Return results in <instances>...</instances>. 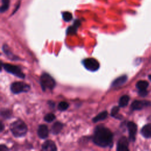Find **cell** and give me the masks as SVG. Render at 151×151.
Wrapping results in <instances>:
<instances>
[{
	"mask_svg": "<svg viewBox=\"0 0 151 151\" xmlns=\"http://www.w3.org/2000/svg\"><path fill=\"white\" fill-rule=\"evenodd\" d=\"M94 143L100 147H106L111 146L113 134L111 131L103 126H98L94 130Z\"/></svg>",
	"mask_w": 151,
	"mask_h": 151,
	"instance_id": "6da1fadb",
	"label": "cell"
},
{
	"mask_svg": "<svg viewBox=\"0 0 151 151\" xmlns=\"http://www.w3.org/2000/svg\"><path fill=\"white\" fill-rule=\"evenodd\" d=\"M10 130L14 136L21 137L26 134L27 126L21 120H17L11 124Z\"/></svg>",
	"mask_w": 151,
	"mask_h": 151,
	"instance_id": "7a4b0ae2",
	"label": "cell"
},
{
	"mask_svg": "<svg viewBox=\"0 0 151 151\" xmlns=\"http://www.w3.org/2000/svg\"><path fill=\"white\" fill-rule=\"evenodd\" d=\"M40 83L43 90L46 89L52 90L55 86L54 78L47 73H43L40 78Z\"/></svg>",
	"mask_w": 151,
	"mask_h": 151,
	"instance_id": "3957f363",
	"label": "cell"
},
{
	"mask_svg": "<svg viewBox=\"0 0 151 151\" xmlns=\"http://www.w3.org/2000/svg\"><path fill=\"white\" fill-rule=\"evenodd\" d=\"M11 90L14 94H18L22 92H27L30 87L29 85L22 82H15L11 85Z\"/></svg>",
	"mask_w": 151,
	"mask_h": 151,
	"instance_id": "277c9868",
	"label": "cell"
},
{
	"mask_svg": "<svg viewBox=\"0 0 151 151\" xmlns=\"http://www.w3.org/2000/svg\"><path fill=\"white\" fill-rule=\"evenodd\" d=\"M4 68L8 73L19 77L21 78H24L25 77L24 74L22 72L19 67L16 65H14L10 64H3Z\"/></svg>",
	"mask_w": 151,
	"mask_h": 151,
	"instance_id": "5b68a950",
	"label": "cell"
},
{
	"mask_svg": "<svg viewBox=\"0 0 151 151\" xmlns=\"http://www.w3.org/2000/svg\"><path fill=\"white\" fill-rule=\"evenodd\" d=\"M83 63L86 69L91 71H97L100 67L99 62L93 58H86L83 61Z\"/></svg>",
	"mask_w": 151,
	"mask_h": 151,
	"instance_id": "8992f818",
	"label": "cell"
},
{
	"mask_svg": "<svg viewBox=\"0 0 151 151\" xmlns=\"http://www.w3.org/2000/svg\"><path fill=\"white\" fill-rule=\"evenodd\" d=\"M127 128L129 134V139L133 142L135 140V136L137 132V126L134 123L129 122L127 123Z\"/></svg>",
	"mask_w": 151,
	"mask_h": 151,
	"instance_id": "52a82bcc",
	"label": "cell"
},
{
	"mask_svg": "<svg viewBox=\"0 0 151 151\" xmlns=\"http://www.w3.org/2000/svg\"><path fill=\"white\" fill-rule=\"evenodd\" d=\"M150 105V102L148 101L135 100L132 103L131 107L134 110H139L142 109L145 107L149 106Z\"/></svg>",
	"mask_w": 151,
	"mask_h": 151,
	"instance_id": "ba28073f",
	"label": "cell"
},
{
	"mask_svg": "<svg viewBox=\"0 0 151 151\" xmlns=\"http://www.w3.org/2000/svg\"><path fill=\"white\" fill-rule=\"evenodd\" d=\"M128 140L124 136L122 137L118 141L117 145V150L118 151H127L128 149Z\"/></svg>",
	"mask_w": 151,
	"mask_h": 151,
	"instance_id": "9c48e42d",
	"label": "cell"
},
{
	"mask_svg": "<svg viewBox=\"0 0 151 151\" xmlns=\"http://www.w3.org/2000/svg\"><path fill=\"white\" fill-rule=\"evenodd\" d=\"M42 149L45 151H55L57 147L55 143L52 140H47L42 145Z\"/></svg>",
	"mask_w": 151,
	"mask_h": 151,
	"instance_id": "30bf717a",
	"label": "cell"
},
{
	"mask_svg": "<svg viewBox=\"0 0 151 151\" xmlns=\"http://www.w3.org/2000/svg\"><path fill=\"white\" fill-rule=\"evenodd\" d=\"M38 136L41 139H45L48 136V129L46 125L41 124L39 126L37 130Z\"/></svg>",
	"mask_w": 151,
	"mask_h": 151,
	"instance_id": "8fae6325",
	"label": "cell"
},
{
	"mask_svg": "<svg viewBox=\"0 0 151 151\" xmlns=\"http://www.w3.org/2000/svg\"><path fill=\"white\" fill-rule=\"evenodd\" d=\"M81 24V22L80 20L77 19L76 20L74 23L73 25L69 27L66 31V33L67 35H73L75 34L77 32V28L79 27V26Z\"/></svg>",
	"mask_w": 151,
	"mask_h": 151,
	"instance_id": "7c38bea8",
	"label": "cell"
},
{
	"mask_svg": "<svg viewBox=\"0 0 151 151\" xmlns=\"http://www.w3.org/2000/svg\"><path fill=\"white\" fill-rule=\"evenodd\" d=\"M127 77L126 75L122 76L117 78L116 79H115L112 83L111 85L113 87H118V86H122L126 83V81H127Z\"/></svg>",
	"mask_w": 151,
	"mask_h": 151,
	"instance_id": "4fadbf2b",
	"label": "cell"
},
{
	"mask_svg": "<svg viewBox=\"0 0 151 151\" xmlns=\"http://www.w3.org/2000/svg\"><path fill=\"white\" fill-rule=\"evenodd\" d=\"M63 124L60 123V122H57L53 124V125L51 127V132L54 134H58L61 130L63 129Z\"/></svg>",
	"mask_w": 151,
	"mask_h": 151,
	"instance_id": "5bb4252c",
	"label": "cell"
},
{
	"mask_svg": "<svg viewBox=\"0 0 151 151\" xmlns=\"http://www.w3.org/2000/svg\"><path fill=\"white\" fill-rule=\"evenodd\" d=\"M141 133L145 137H151V125L146 124L144 126L141 130Z\"/></svg>",
	"mask_w": 151,
	"mask_h": 151,
	"instance_id": "9a60e30c",
	"label": "cell"
},
{
	"mask_svg": "<svg viewBox=\"0 0 151 151\" xmlns=\"http://www.w3.org/2000/svg\"><path fill=\"white\" fill-rule=\"evenodd\" d=\"M107 116V111H103L101 113H100L99 114H98L96 116H95L93 119V122L94 123H96L97 122L103 120L104 119H105Z\"/></svg>",
	"mask_w": 151,
	"mask_h": 151,
	"instance_id": "2e32d148",
	"label": "cell"
},
{
	"mask_svg": "<svg viewBox=\"0 0 151 151\" xmlns=\"http://www.w3.org/2000/svg\"><path fill=\"white\" fill-rule=\"evenodd\" d=\"M129 101V97L127 95H124L120 97L119 101V105L120 107H123L127 105Z\"/></svg>",
	"mask_w": 151,
	"mask_h": 151,
	"instance_id": "e0dca14e",
	"label": "cell"
},
{
	"mask_svg": "<svg viewBox=\"0 0 151 151\" xmlns=\"http://www.w3.org/2000/svg\"><path fill=\"white\" fill-rule=\"evenodd\" d=\"M149 86V83L147 81L140 80L138 81L136 84V87L139 90H144L146 89Z\"/></svg>",
	"mask_w": 151,
	"mask_h": 151,
	"instance_id": "ac0fdd59",
	"label": "cell"
},
{
	"mask_svg": "<svg viewBox=\"0 0 151 151\" xmlns=\"http://www.w3.org/2000/svg\"><path fill=\"white\" fill-rule=\"evenodd\" d=\"M2 4L1 6V12H4L7 11L9 6V0H2Z\"/></svg>",
	"mask_w": 151,
	"mask_h": 151,
	"instance_id": "d6986e66",
	"label": "cell"
},
{
	"mask_svg": "<svg viewBox=\"0 0 151 151\" xmlns=\"http://www.w3.org/2000/svg\"><path fill=\"white\" fill-rule=\"evenodd\" d=\"M62 17H63V19L65 22H68V21H71L73 18L72 14L69 12H67V11L63 12L62 13Z\"/></svg>",
	"mask_w": 151,
	"mask_h": 151,
	"instance_id": "ffe728a7",
	"label": "cell"
},
{
	"mask_svg": "<svg viewBox=\"0 0 151 151\" xmlns=\"http://www.w3.org/2000/svg\"><path fill=\"white\" fill-rule=\"evenodd\" d=\"M68 104L65 101H61L58 105V109L60 111H64L68 107Z\"/></svg>",
	"mask_w": 151,
	"mask_h": 151,
	"instance_id": "44dd1931",
	"label": "cell"
},
{
	"mask_svg": "<svg viewBox=\"0 0 151 151\" xmlns=\"http://www.w3.org/2000/svg\"><path fill=\"white\" fill-rule=\"evenodd\" d=\"M55 119V116L53 113H48L44 117V120L47 122H51Z\"/></svg>",
	"mask_w": 151,
	"mask_h": 151,
	"instance_id": "7402d4cb",
	"label": "cell"
},
{
	"mask_svg": "<svg viewBox=\"0 0 151 151\" xmlns=\"http://www.w3.org/2000/svg\"><path fill=\"white\" fill-rule=\"evenodd\" d=\"M119 111V107H118V106L113 107L111 109V116L112 117H114L117 118L118 117L117 114H118Z\"/></svg>",
	"mask_w": 151,
	"mask_h": 151,
	"instance_id": "603a6c76",
	"label": "cell"
},
{
	"mask_svg": "<svg viewBox=\"0 0 151 151\" xmlns=\"http://www.w3.org/2000/svg\"><path fill=\"white\" fill-rule=\"evenodd\" d=\"M8 47L6 46V45H4L3 46V50L4 51V52L9 57H12L14 60H15V57H14V55L12 54V53L11 52V51H9V48H8Z\"/></svg>",
	"mask_w": 151,
	"mask_h": 151,
	"instance_id": "cb8c5ba5",
	"label": "cell"
},
{
	"mask_svg": "<svg viewBox=\"0 0 151 151\" xmlns=\"http://www.w3.org/2000/svg\"><path fill=\"white\" fill-rule=\"evenodd\" d=\"M139 90V95L141 96H143V97L146 96L147 95V91H146V89H144V90Z\"/></svg>",
	"mask_w": 151,
	"mask_h": 151,
	"instance_id": "d4e9b609",
	"label": "cell"
},
{
	"mask_svg": "<svg viewBox=\"0 0 151 151\" xmlns=\"http://www.w3.org/2000/svg\"><path fill=\"white\" fill-rule=\"evenodd\" d=\"M148 77H149V80L151 81V75H149V76H148Z\"/></svg>",
	"mask_w": 151,
	"mask_h": 151,
	"instance_id": "484cf974",
	"label": "cell"
}]
</instances>
